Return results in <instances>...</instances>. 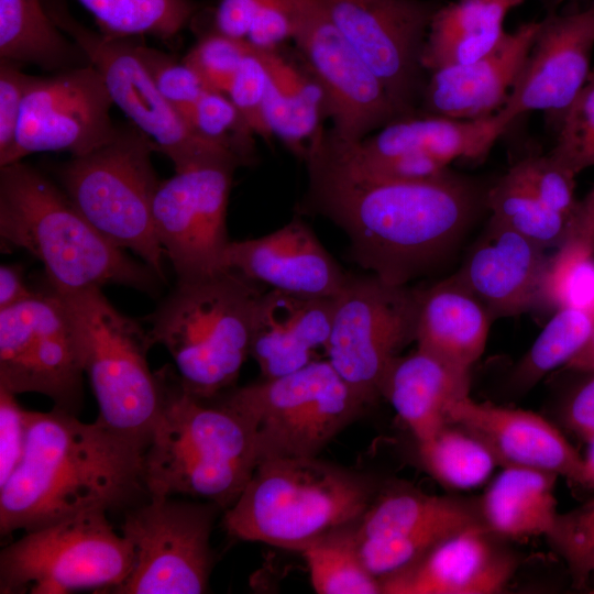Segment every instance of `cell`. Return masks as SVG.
Returning a JSON list of instances; mask_svg holds the SVG:
<instances>
[{"instance_id": "6da1fadb", "label": "cell", "mask_w": 594, "mask_h": 594, "mask_svg": "<svg viewBox=\"0 0 594 594\" xmlns=\"http://www.w3.org/2000/svg\"><path fill=\"white\" fill-rule=\"evenodd\" d=\"M308 186L298 215L321 216L349 239V255L394 285H408L441 262L464 235L486 190L444 170L427 179L355 174L309 148Z\"/></svg>"}, {"instance_id": "7a4b0ae2", "label": "cell", "mask_w": 594, "mask_h": 594, "mask_svg": "<svg viewBox=\"0 0 594 594\" xmlns=\"http://www.w3.org/2000/svg\"><path fill=\"white\" fill-rule=\"evenodd\" d=\"M145 449L98 419L82 422L56 408L30 411L23 455L0 486L1 535L133 506L147 495Z\"/></svg>"}, {"instance_id": "3957f363", "label": "cell", "mask_w": 594, "mask_h": 594, "mask_svg": "<svg viewBox=\"0 0 594 594\" xmlns=\"http://www.w3.org/2000/svg\"><path fill=\"white\" fill-rule=\"evenodd\" d=\"M162 403L143 454L148 496L186 495L223 512L240 497L257 463L251 422L223 399L186 392L177 372H156Z\"/></svg>"}, {"instance_id": "277c9868", "label": "cell", "mask_w": 594, "mask_h": 594, "mask_svg": "<svg viewBox=\"0 0 594 594\" xmlns=\"http://www.w3.org/2000/svg\"><path fill=\"white\" fill-rule=\"evenodd\" d=\"M0 237L40 260L58 294L111 284L153 295L165 283L99 233L63 188L22 161L0 167Z\"/></svg>"}, {"instance_id": "5b68a950", "label": "cell", "mask_w": 594, "mask_h": 594, "mask_svg": "<svg viewBox=\"0 0 594 594\" xmlns=\"http://www.w3.org/2000/svg\"><path fill=\"white\" fill-rule=\"evenodd\" d=\"M376 492L367 475L318 457L264 459L224 510L223 526L232 538L301 552L356 522Z\"/></svg>"}, {"instance_id": "8992f818", "label": "cell", "mask_w": 594, "mask_h": 594, "mask_svg": "<svg viewBox=\"0 0 594 594\" xmlns=\"http://www.w3.org/2000/svg\"><path fill=\"white\" fill-rule=\"evenodd\" d=\"M264 287L231 268L177 280L148 317L152 344L169 352L186 392L212 399L235 383Z\"/></svg>"}, {"instance_id": "52a82bcc", "label": "cell", "mask_w": 594, "mask_h": 594, "mask_svg": "<svg viewBox=\"0 0 594 594\" xmlns=\"http://www.w3.org/2000/svg\"><path fill=\"white\" fill-rule=\"evenodd\" d=\"M58 295L70 315L82 369L98 403L97 419L147 447L162 403L158 376L147 362L153 345L148 332L117 310L101 288Z\"/></svg>"}, {"instance_id": "ba28073f", "label": "cell", "mask_w": 594, "mask_h": 594, "mask_svg": "<svg viewBox=\"0 0 594 594\" xmlns=\"http://www.w3.org/2000/svg\"><path fill=\"white\" fill-rule=\"evenodd\" d=\"M155 143L130 123L108 143L72 156L58 169L62 188L81 215L109 242L128 249L165 282L162 248L152 205L158 180L152 164Z\"/></svg>"}, {"instance_id": "9c48e42d", "label": "cell", "mask_w": 594, "mask_h": 594, "mask_svg": "<svg viewBox=\"0 0 594 594\" xmlns=\"http://www.w3.org/2000/svg\"><path fill=\"white\" fill-rule=\"evenodd\" d=\"M134 551L107 512L80 513L24 531L0 552L1 594L110 593L129 574Z\"/></svg>"}, {"instance_id": "30bf717a", "label": "cell", "mask_w": 594, "mask_h": 594, "mask_svg": "<svg viewBox=\"0 0 594 594\" xmlns=\"http://www.w3.org/2000/svg\"><path fill=\"white\" fill-rule=\"evenodd\" d=\"M222 399L254 428L258 462L318 457L365 407L327 359L234 388Z\"/></svg>"}, {"instance_id": "8fae6325", "label": "cell", "mask_w": 594, "mask_h": 594, "mask_svg": "<svg viewBox=\"0 0 594 594\" xmlns=\"http://www.w3.org/2000/svg\"><path fill=\"white\" fill-rule=\"evenodd\" d=\"M44 2L56 25L101 75L113 105L172 161L175 172L216 162L243 166L233 153L199 136L162 96L131 37L92 31L77 21L59 0Z\"/></svg>"}, {"instance_id": "7c38bea8", "label": "cell", "mask_w": 594, "mask_h": 594, "mask_svg": "<svg viewBox=\"0 0 594 594\" xmlns=\"http://www.w3.org/2000/svg\"><path fill=\"white\" fill-rule=\"evenodd\" d=\"M420 289L348 274L336 297L326 358L365 406L381 397L391 364L416 340Z\"/></svg>"}, {"instance_id": "4fadbf2b", "label": "cell", "mask_w": 594, "mask_h": 594, "mask_svg": "<svg viewBox=\"0 0 594 594\" xmlns=\"http://www.w3.org/2000/svg\"><path fill=\"white\" fill-rule=\"evenodd\" d=\"M219 510L211 502L148 496L127 509L120 532L133 564L111 594H201L213 566L210 537Z\"/></svg>"}, {"instance_id": "5bb4252c", "label": "cell", "mask_w": 594, "mask_h": 594, "mask_svg": "<svg viewBox=\"0 0 594 594\" xmlns=\"http://www.w3.org/2000/svg\"><path fill=\"white\" fill-rule=\"evenodd\" d=\"M84 373L70 315L52 288L0 310V387L45 395L77 415Z\"/></svg>"}, {"instance_id": "9a60e30c", "label": "cell", "mask_w": 594, "mask_h": 594, "mask_svg": "<svg viewBox=\"0 0 594 594\" xmlns=\"http://www.w3.org/2000/svg\"><path fill=\"white\" fill-rule=\"evenodd\" d=\"M293 42L321 86L332 128L341 143L358 142L403 117L378 77L349 43L318 0H294Z\"/></svg>"}, {"instance_id": "2e32d148", "label": "cell", "mask_w": 594, "mask_h": 594, "mask_svg": "<svg viewBox=\"0 0 594 594\" xmlns=\"http://www.w3.org/2000/svg\"><path fill=\"white\" fill-rule=\"evenodd\" d=\"M237 168L206 163L160 182L152 205L154 229L177 280L228 270L227 211Z\"/></svg>"}, {"instance_id": "e0dca14e", "label": "cell", "mask_w": 594, "mask_h": 594, "mask_svg": "<svg viewBox=\"0 0 594 594\" xmlns=\"http://www.w3.org/2000/svg\"><path fill=\"white\" fill-rule=\"evenodd\" d=\"M318 1L382 81L400 114H414L425 87L422 46L440 4L428 0Z\"/></svg>"}, {"instance_id": "ac0fdd59", "label": "cell", "mask_w": 594, "mask_h": 594, "mask_svg": "<svg viewBox=\"0 0 594 594\" xmlns=\"http://www.w3.org/2000/svg\"><path fill=\"white\" fill-rule=\"evenodd\" d=\"M112 106L101 75L90 64L32 76L14 147L3 166L34 153L64 151L79 156L105 145L118 130Z\"/></svg>"}, {"instance_id": "d6986e66", "label": "cell", "mask_w": 594, "mask_h": 594, "mask_svg": "<svg viewBox=\"0 0 594 594\" xmlns=\"http://www.w3.org/2000/svg\"><path fill=\"white\" fill-rule=\"evenodd\" d=\"M474 524H483L477 501L392 486L376 492L355 530L365 565L381 580L413 563L442 538Z\"/></svg>"}, {"instance_id": "ffe728a7", "label": "cell", "mask_w": 594, "mask_h": 594, "mask_svg": "<svg viewBox=\"0 0 594 594\" xmlns=\"http://www.w3.org/2000/svg\"><path fill=\"white\" fill-rule=\"evenodd\" d=\"M594 50V0L575 11H550L504 107L496 113L510 127L524 113L559 117L584 85Z\"/></svg>"}, {"instance_id": "44dd1931", "label": "cell", "mask_w": 594, "mask_h": 594, "mask_svg": "<svg viewBox=\"0 0 594 594\" xmlns=\"http://www.w3.org/2000/svg\"><path fill=\"white\" fill-rule=\"evenodd\" d=\"M483 524L439 540L409 565L380 580L383 594H491L518 568L517 554Z\"/></svg>"}, {"instance_id": "7402d4cb", "label": "cell", "mask_w": 594, "mask_h": 594, "mask_svg": "<svg viewBox=\"0 0 594 594\" xmlns=\"http://www.w3.org/2000/svg\"><path fill=\"white\" fill-rule=\"evenodd\" d=\"M508 128L497 113L477 120L410 114L388 122L358 142L334 141L322 129L312 143L351 165L404 155H428L449 165L458 158H482Z\"/></svg>"}, {"instance_id": "603a6c76", "label": "cell", "mask_w": 594, "mask_h": 594, "mask_svg": "<svg viewBox=\"0 0 594 594\" xmlns=\"http://www.w3.org/2000/svg\"><path fill=\"white\" fill-rule=\"evenodd\" d=\"M223 266L267 289L308 296L337 297L348 278L300 216L266 235L230 241Z\"/></svg>"}, {"instance_id": "cb8c5ba5", "label": "cell", "mask_w": 594, "mask_h": 594, "mask_svg": "<svg viewBox=\"0 0 594 594\" xmlns=\"http://www.w3.org/2000/svg\"><path fill=\"white\" fill-rule=\"evenodd\" d=\"M547 250L491 217L454 278L492 319L513 317L539 305Z\"/></svg>"}, {"instance_id": "d4e9b609", "label": "cell", "mask_w": 594, "mask_h": 594, "mask_svg": "<svg viewBox=\"0 0 594 594\" xmlns=\"http://www.w3.org/2000/svg\"><path fill=\"white\" fill-rule=\"evenodd\" d=\"M448 419L481 439L498 465L548 471L580 485L583 457L544 417L479 403L468 395L451 404Z\"/></svg>"}, {"instance_id": "484cf974", "label": "cell", "mask_w": 594, "mask_h": 594, "mask_svg": "<svg viewBox=\"0 0 594 594\" xmlns=\"http://www.w3.org/2000/svg\"><path fill=\"white\" fill-rule=\"evenodd\" d=\"M521 24L476 61L431 72L422 99L429 114L460 120L491 117L506 103L540 30Z\"/></svg>"}, {"instance_id": "4316f807", "label": "cell", "mask_w": 594, "mask_h": 594, "mask_svg": "<svg viewBox=\"0 0 594 594\" xmlns=\"http://www.w3.org/2000/svg\"><path fill=\"white\" fill-rule=\"evenodd\" d=\"M336 297H320L266 289L260 298L250 356L263 378L298 371L326 350Z\"/></svg>"}, {"instance_id": "83f0119b", "label": "cell", "mask_w": 594, "mask_h": 594, "mask_svg": "<svg viewBox=\"0 0 594 594\" xmlns=\"http://www.w3.org/2000/svg\"><path fill=\"white\" fill-rule=\"evenodd\" d=\"M492 317L483 304L451 276L420 289L417 348L470 373L485 350Z\"/></svg>"}, {"instance_id": "f1b7e54d", "label": "cell", "mask_w": 594, "mask_h": 594, "mask_svg": "<svg viewBox=\"0 0 594 594\" xmlns=\"http://www.w3.org/2000/svg\"><path fill=\"white\" fill-rule=\"evenodd\" d=\"M469 388L470 373L417 348L391 364L382 382L381 397L389 402L419 442L449 422V407L468 396Z\"/></svg>"}, {"instance_id": "f546056e", "label": "cell", "mask_w": 594, "mask_h": 594, "mask_svg": "<svg viewBox=\"0 0 594 594\" xmlns=\"http://www.w3.org/2000/svg\"><path fill=\"white\" fill-rule=\"evenodd\" d=\"M558 474L521 466H505L477 501L483 525L505 540L548 536L558 509Z\"/></svg>"}, {"instance_id": "4dcf8cb0", "label": "cell", "mask_w": 594, "mask_h": 594, "mask_svg": "<svg viewBox=\"0 0 594 594\" xmlns=\"http://www.w3.org/2000/svg\"><path fill=\"white\" fill-rule=\"evenodd\" d=\"M512 9L509 4L494 0H458L440 4L422 46V68L435 72L484 56L506 33L504 20Z\"/></svg>"}, {"instance_id": "1f68e13d", "label": "cell", "mask_w": 594, "mask_h": 594, "mask_svg": "<svg viewBox=\"0 0 594 594\" xmlns=\"http://www.w3.org/2000/svg\"><path fill=\"white\" fill-rule=\"evenodd\" d=\"M0 58L51 73L89 64L53 21L44 0H0Z\"/></svg>"}, {"instance_id": "d6a6232c", "label": "cell", "mask_w": 594, "mask_h": 594, "mask_svg": "<svg viewBox=\"0 0 594 594\" xmlns=\"http://www.w3.org/2000/svg\"><path fill=\"white\" fill-rule=\"evenodd\" d=\"M355 525L353 522L333 529L300 552L316 593H382L380 580L371 573L362 559Z\"/></svg>"}, {"instance_id": "836d02e7", "label": "cell", "mask_w": 594, "mask_h": 594, "mask_svg": "<svg viewBox=\"0 0 594 594\" xmlns=\"http://www.w3.org/2000/svg\"><path fill=\"white\" fill-rule=\"evenodd\" d=\"M417 444L421 466L436 481L450 488L477 487L498 465L493 452L481 439L454 422L449 421Z\"/></svg>"}, {"instance_id": "e575fe53", "label": "cell", "mask_w": 594, "mask_h": 594, "mask_svg": "<svg viewBox=\"0 0 594 594\" xmlns=\"http://www.w3.org/2000/svg\"><path fill=\"white\" fill-rule=\"evenodd\" d=\"M594 332V305L554 311L530 349L515 366L510 383L527 391L552 370L566 365Z\"/></svg>"}, {"instance_id": "d590c367", "label": "cell", "mask_w": 594, "mask_h": 594, "mask_svg": "<svg viewBox=\"0 0 594 594\" xmlns=\"http://www.w3.org/2000/svg\"><path fill=\"white\" fill-rule=\"evenodd\" d=\"M99 30L120 37L152 35L170 40L198 10L194 0H77Z\"/></svg>"}, {"instance_id": "8d00e7d4", "label": "cell", "mask_w": 594, "mask_h": 594, "mask_svg": "<svg viewBox=\"0 0 594 594\" xmlns=\"http://www.w3.org/2000/svg\"><path fill=\"white\" fill-rule=\"evenodd\" d=\"M485 207L493 219L546 250L558 249L568 239L570 221L508 172L486 190Z\"/></svg>"}, {"instance_id": "74e56055", "label": "cell", "mask_w": 594, "mask_h": 594, "mask_svg": "<svg viewBox=\"0 0 594 594\" xmlns=\"http://www.w3.org/2000/svg\"><path fill=\"white\" fill-rule=\"evenodd\" d=\"M594 305V248L566 240L549 256L539 306L550 310Z\"/></svg>"}, {"instance_id": "f35d334b", "label": "cell", "mask_w": 594, "mask_h": 594, "mask_svg": "<svg viewBox=\"0 0 594 594\" xmlns=\"http://www.w3.org/2000/svg\"><path fill=\"white\" fill-rule=\"evenodd\" d=\"M185 119L199 136L233 153L243 166L255 162V133L227 94L207 90Z\"/></svg>"}, {"instance_id": "ab89813d", "label": "cell", "mask_w": 594, "mask_h": 594, "mask_svg": "<svg viewBox=\"0 0 594 594\" xmlns=\"http://www.w3.org/2000/svg\"><path fill=\"white\" fill-rule=\"evenodd\" d=\"M549 154L575 176L594 165V69L560 116L556 145Z\"/></svg>"}, {"instance_id": "60d3db41", "label": "cell", "mask_w": 594, "mask_h": 594, "mask_svg": "<svg viewBox=\"0 0 594 594\" xmlns=\"http://www.w3.org/2000/svg\"><path fill=\"white\" fill-rule=\"evenodd\" d=\"M564 560L575 587L585 588L594 579V498L564 514H558L547 536Z\"/></svg>"}, {"instance_id": "b9f144b4", "label": "cell", "mask_w": 594, "mask_h": 594, "mask_svg": "<svg viewBox=\"0 0 594 594\" xmlns=\"http://www.w3.org/2000/svg\"><path fill=\"white\" fill-rule=\"evenodd\" d=\"M508 173L571 224L579 204L573 173L550 154L526 156L514 164Z\"/></svg>"}, {"instance_id": "7bdbcfd3", "label": "cell", "mask_w": 594, "mask_h": 594, "mask_svg": "<svg viewBox=\"0 0 594 594\" xmlns=\"http://www.w3.org/2000/svg\"><path fill=\"white\" fill-rule=\"evenodd\" d=\"M252 50L245 40L211 31L202 35L183 61L188 64L211 90L227 94L244 57Z\"/></svg>"}, {"instance_id": "ee69618b", "label": "cell", "mask_w": 594, "mask_h": 594, "mask_svg": "<svg viewBox=\"0 0 594 594\" xmlns=\"http://www.w3.org/2000/svg\"><path fill=\"white\" fill-rule=\"evenodd\" d=\"M136 52L162 96L184 117L209 88L183 59L135 42Z\"/></svg>"}, {"instance_id": "f6af8a7d", "label": "cell", "mask_w": 594, "mask_h": 594, "mask_svg": "<svg viewBox=\"0 0 594 594\" xmlns=\"http://www.w3.org/2000/svg\"><path fill=\"white\" fill-rule=\"evenodd\" d=\"M267 87V69L260 53L252 48L237 70L227 95L255 135L266 141L271 139L263 120Z\"/></svg>"}, {"instance_id": "bcb514c9", "label": "cell", "mask_w": 594, "mask_h": 594, "mask_svg": "<svg viewBox=\"0 0 594 594\" xmlns=\"http://www.w3.org/2000/svg\"><path fill=\"white\" fill-rule=\"evenodd\" d=\"M31 78L21 65L0 58V167L14 147L23 99Z\"/></svg>"}, {"instance_id": "7dc6e473", "label": "cell", "mask_w": 594, "mask_h": 594, "mask_svg": "<svg viewBox=\"0 0 594 594\" xmlns=\"http://www.w3.org/2000/svg\"><path fill=\"white\" fill-rule=\"evenodd\" d=\"M30 410L15 399V394L0 387V486L19 464L25 448Z\"/></svg>"}, {"instance_id": "c3c4849f", "label": "cell", "mask_w": 594, "mask_h": 594, "mask_svg": "<svg viewBox=\"0 0 594 594\" xmlns=\"http://www.w3.org/2000/svg\"><path fill=\"white\" fill-rule=\"evenodd\" d=\"M296 26L294 0H265L256 13L246 42L255 51L280 50L293 41Z\"/></svg>"}, {"instance_id": "681fc988", "label": "cell", "mask_w": 594, "mask_h": 594, "mask_svg": "<svg viewBox=\"0 0 594 594\" xmlns=\"http://www.w3.org/2000/svg\"><path fill=\"white\" fill-rule=\"evenodd\" d=\"M575 386L561 407L563 425L583 441L594 437V372Z\"/></svg>"}, {"instance_id": "f907efd6", "label": "cell", "mask_w": 594, "mask_h": 594, "mask_svg": "<svg viewBox=\"0 0 594 594\" xmlns=\"http://www.w3.org/2000/svg\"><path fill=\"white\" fill-rule=\"evenodd\" d=\"M265 0H219L213 30L230 37L245 40L252 22Z\"/></svg>"}, {"instance_id": "816d5d0a", "label": "cell", "mask_w": 594, "mask_h": 594, "mask_svg": "<svg viewBox=\"0 0 594 594\" xmlns=\"http://www.w3.org/2000/svg\"><path fill=\"white\" fill-rule=\"evenodd\" d=\"M35 294L24 282L22 268L2 264L0 267V310L20 304Z\"/></svg>"}, {"instance_id": "f5cc1de1", "label": "cell", "mask_w": 594, "mask_h": 594, "mask_svg": "<svg viewBox=\"0 0 594 594\" xmlns=\"http://www.w3.org/2000/svg\"><path fill=\"white\" fill-rule=\"evenodd\" d=\"M579 240L594 248V186L579 200L570 224L568 239Z\"/></svg>"}, {"instance_id": "db71d44e", "label": "cell", "mask_w": 594, "mask_h": 594, "mask_svg": "<svg viewBox=\"0 0 594 594\" xmlns=\"http://www.w3.org/2000/svg\"><path fill=\"white\" fill-rule=\"evenodd\" d=\"M565 367L581 373L594 372V332L585 346L565 365Z\"/></svg>"}, {"instance_id": "11a10c76", "label": "cell", "mask_w": 594, "mask_h": 594, "mask_svg": "<svg viewBox=\"0 0 594 594\" xmlns=\"http://www.w3.org/2000/svg\"><path fill=\"white\" fill-rule=\"evenodd\" d=\"M580 485L594 490V437L587 442L586 453L583 457Z\"/></svg>"}, {"instance_id": "9f6ffc18", "label": "cell", "mask_w": 594, "mask_h": 594, "mask_svg": "<svg viewBox=\"0 0 594 594\" xmlns=\"http://www.w3.org/2000/svg\"><path fill=\"white\" fill-rule=\"evenodd\" d=\"M592 0H570L564 11H575L586 7Z\"/></svg>"}, {"instance_id": "6f0895ef", "label": "cell", "mask_w": 594, "mask_h": 594, "mask_svg": "<svg viewBox=\"0 0 594 594\" xmlns=\"http://www.w3.org/2000/svg\"><path fill=\"white\" fill-rule=\"evenodd\" d=\"M494 1L504 2L515 8L516 6L520 4L524 0H494Z\"/></svg>"}]
</instances>
